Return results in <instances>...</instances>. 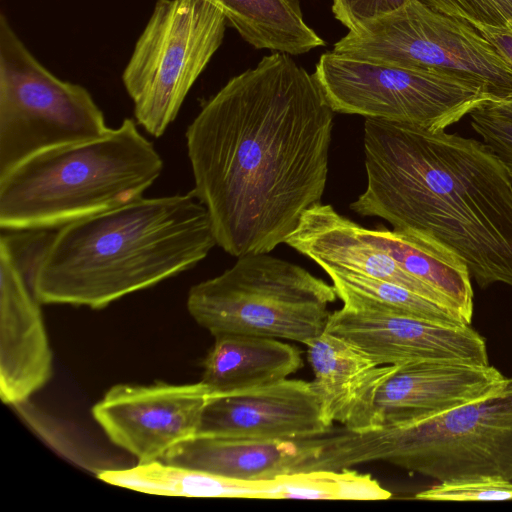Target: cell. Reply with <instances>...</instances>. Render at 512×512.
Returning <instances> with one entry per match:
<instances>
[{
    "instance_id": "cell-31",
    "label": "cell",
    "mask_w": 512,
    "mask_h": 512,
    "mask_svg": "<svg viewBox=\"0 0 512 512\" xmlns=\"http://www.w3.org/2000/svg\"><path fill=\"white\" fill-rule=\"evenodd\" d=\"M332 430H333V429H332ZM332 430H331V431H332ZM331 431H330V432H331ZM330 432H329V433H330ZM325 436H326V435H325ZM324 438H325V437H324ZM323 442H324V439H323ZM322 449H323V448H322ZM321 453H322V452H321ZM320 456H321V455H320ZM319 458H320V457H319ZM318 468L320 469V467H319V460H318Z\"/></svg>"
},
{
    "instance_id": "cell-14",
    "label": "cell",
    "mask_w": 512,
    "mask_h": 512,
    "mask_svg": "<svg viewBox=\"0 0 512 512\" xmlns=\"http://www.w3.org/2000/svg\"><path fill=\"white\" fill-rule=\"evenodd\" d=\"M332 429L322 420L311 383L283 379L270 385L213 396L196 436L256 440H301Z\"/></svg>"
},
{
    "instance_id": "cell-7",
    "label": "cell",
    "mask_w": 512,
    "mask_h": 512,
    "mask_svg": "<svg viewBox=\"0 0 512 512\" xmlns=\"http://www.w3.org/2000/svg\"><path fill=\"white\" fill-rule=\"evenodd\" d=\"M83 86L46 69L0 17V176L41 152L109 132Z\"/></svg>"
},
{
    "instance_id": "cell-10",
    "label": "cell",
    "mask_w": 512,
    "mask_h": 512,
    "mask_svg": "<svg viewBox=\"0 0 512 512\" xmlns=\"http://www.w3.org/2000/svg\"><path fill=\"white\" fill-rule=\"evenodd\" d=\"M334 112L444 131L494 101L479 83L436 70L373 63L334 51L313 73Z\"/></svg>"
},
{
    "instance_id": "cell-12",
    "label": "cell",
    "mask_w": 512,
    "mask_h": 512,
    "mask_svg": "<svg viewBox=\"0 0 512 512\" xmlns=\"http://www.w3.org/2000/svg\"><path fill=\"white\" fill-rule=\"evenodd\" d=\"M213 397L202 381L117 384L92 408L108 438L138 463L160 461L178 445L194 438L203 411Z\"/></svg>"
},
{
    "instance_id": "cell-21",
    "label": "cell",
    "mask_w": 512,
    "mask_h": 512,
    "mask_svg": "<svg viewBox=\"0 0 512 512\" xmlns=\"http://www.w3.org/2000/svg\"><path fill=\"white\" fill-rule=\"evenodd\" d=\"M98 478L108 484L146 494L200 498L273 499L275 479L246 481L162 461L104 470Z\"/></svg>"
},
{
    "instance_id": "cell-16",
    "label": "cell",
    "mask_w": 512,
    "mask_h": 512,
    "mask_svg": "<svg viewBox=\"0 0 512 512\" xmlns=\"http://www.w3.org/2000/svg\"><path fill=\"white\" fill-rule=\"evenodd\" d=\"M310 381L322 420L351 431L379 428L376 397L398 365H379L344 339L324 331L306 344Z\"/></svg>"
},
{
    "instance_id": "cell-2",
    "label": "cell",
    "mask_w": 512,
    "mask_h": 512,
    "mask_svg": "<svg viewBox=\"0 0 512 512\" xmlns=\"http://www.w3.org/2000/svg\"><path fill=\"white\" fill-rule=\"evenodd\" d=\"M363 140L352 211L450 249L481 288L512 287V177L483 141L371 118Z\"/></svg>"
},
{
    "instance_id": "cell-3",
    "label": "cell",
    "mask_w": 512,
    "mask_h": 512,
    "mask_svg": "<svg viewBox=\"0 0 512 512\" xmlns=\"http://www.w3.org/2000/svg\"><path fill=\"white\" fill-rule=\"evenodd\" d=\"M215 245L193 190L143 196L59 228L40 255L33 290L42 304L102 309L191 269Z\"/></svg>"
},
{
    "instance_id": "cell-27",
    "label": "cell",
    "mask_w": 512,
    "mask_h": 512,
    "mask_svg": "<svg viewBox=\"0 0 512 512\" xmlns=\"http://www.w3.org/2000/svg\"><path fill=\"white\" fill-rule=\"evenodd\" d=\"M471 127L495 153L512 177V116L494 101L474 109L470 114Z\"/></svg>"
},
{
    "instance_id": "cell-26",
    "label": "cell",
    "mask_w": 512,
    "mask_h": 512,
    "mask_svg": "<svg viewBox=\"0 0 512 512\" xmlns=\"http://www.w3.org/2000/svg\"><path fill=\"white\" fill-rule=\"evenodd\" d=\"M438 13L462 20L474 28H512V0H418Z\"/></svg>"
},
{
    "instance_id": "cell-29",
    "label": "cell",
    "mask_w": 512,
    "mask_h": 512,
    "mask_svg": "<svg viewBox=\"0 0 512 512\" xmlns=\"http://www.w3.org/2000/svg\"><path fill=\"white\" fill-rule=\"evenodd\" d=\"M477 30L512 65V28L480 26Z\"/></svg>"
},
{
    "instance_id": "cell-9",
    "label": "cell",
    "mask_w": 512,
    "mask_h": 512,
    "mask_svg": "<svg viewBox=\"0 0 512 512\" xmlns=\"http://www.w3.org/2000/svg\"><path fill=\"white\" fill-rule=\"evenodd\" d=\"M224 14L206 0H158L123 71L139 125L162 136L220 47Z\"/></svg>"
},
{
    "instance_id": "cell-20",
    "label": "cell",
    "mask_w": 512,
    "mask_h": 512,
    "mask_svg": "<svg viewBox=\"0 0 512 512\" xmlns=\"http://www.w3.org/2000/svg\"><path fill=\"white\" fill-rule=\"evenodd\" d=\"M361 234L382 248L401 268L452 301L470 325L473 289L466 263L450 249L420 236L360 225Z\"/></svg>"
},
{
    "instance_id": "cell-25",
    "label": "cell",
    "mask_w": 512,
    "mask_h": 512,
    "mask_svg": "<svg viewBox=\"0 0 512 512\" xmlns=\"http://www.w3.org/2000/svg\"><path fill=\"white\" fill-rule=\"evenodd\" d=\"M427 501L512 500V481L496 476H469L439 482L414 496Z\"/></svg>"
},
{
    "instance_id": "cell-17",
    "label": "cell",
    "mask_w": 512,
    "mask_h": 512,
    "mask_svg": "<svg viewBox=\"0 0 512 512\" xmlns=\"http://www.w3.org/2000/svg\"><path fill=\"white\" fill-rule=\"evenodd\" d=\"M285 243L323 270L331 268L389 281L458 312L450 299L406 272L361 234L359 224L331 205L320 202L308 208Z\"/></svg>"
},
{
    "instance_id": "cell-13",
    "label": "cell",
    "mask_w": 512,
    "mask_h": 512,
    "mask_svg": "<svg viewBox=\"0 0 512 512\" xmlns=\"http://www.w3.org/2000/svg\"><path fill=\"white\" fill-rule=\"evenodd\" d=\"M325 331L344 339L379 365L424 360L489 365L486 342L470 325L446 326L342 306L331 313Z\"/></svg>"
},
{
    "instance_id": "cell-11",
    "label": "cell",
    "mask_w": 512,
    "mask_h": 512,
    "mask_svg": "<svg viewBox=\"0 0 512 512\" xmlns=\"http://www.w3.org/2000/svg\"><path fill=\"white\" fill-rule=\"evenodd\" d=\"M49 237L46 231H6L0 238V397L8 405L24 403L52 376V351L32 285Z\"/></svg>"
},
{
    "instance_id": "cell-5",
    "label": "cell",
    "mask_w": 512,
    "mask_h": 512,
    "mask_svg": "<svg viewBox=\"0 0 512 512\" xmlns=\"http://www.w3.org/2000/svg\"><path fill=\"white\" fill-rule=\"evenodd\" d=\"M385 461L439 482L469 476L512 481V378L493 394L436 417L367 431L345 427L325 445L326 469Z\"/></svg>"
},
{
    "instance_id": "cell-4",
    "label": "cell",
    "mask_w": 512,
    "mask_h": 512,
    "mask_svg": "<svg viewBox=\"0 0 512 512\" xmlns=\"http://www.w3.org/2000/svg\"><path fill=\"white\" fill-rule=\"evenodd\" d=\"M162 170L153 143L125 118L102 137L41 152L1 175V230L59 229L128 204Z\"/></svg>"
},
{
    "instance_id": "cell-1",
    "label": "cell",
    "mask_w": 512,
    "mask_h": 512,
    "mask_svg": "<svg viewBox=\"0 0 512 512\" xmlns=\"http://www.w3.org/2000/svg\"><path fill=\"white\" fill-rule=\"evenodd\" d=\"M290 56L275 52L230 79L186 130L193 192L234 257L285 243L325 191L335 112Z\"/></svg>"
},
{
    "instance_id": "cell-28",
    "label": "cell",
    "mask_w": 512,
    "mask_h": 512,
    "mask_svg": "<svg viewBox=\"0 0 512 512\" xmlns=\"http://www.w3.org/2000/svg\"><path fill=\"white\" fill-rule=\"evenodd\" d=\"M408 0H333L332 11L349 30L388 14Z\"/></svg>"
},
{
    "instance_id": "cell-19",
    "label": "cell",
    "mask_w": 512,
    "mask_h": 512,
    "mask_svg": "<svg viewBox=\"0 0 512 512\" xmlns=\"http://www.w3.org/2000/svg\"><path fill=\"white\" fill-rule=\"evenodd\" d=\"M202 381L213 396L227 395L273 384L303 367L297 346L280 339L223 334L203 360Z\"/></svg>"
},
{
    "instance_id": "cell-8",
    "label": "cell",
    "mask_w": 512,
    "mask_h": 512,
    "mask_svg": "<svg viewBox=\"0 0 512 512\" xmlns=\"http://www.w3.org/2000/svg\"><path fill=\"white\" fill-rule=\"evenodd\" d=\"M333 51L373 63L452 74L481 84L496 102L512 99V65L499 51L470 24L418 0L349 30Z\"/></svg>"
},
{
    "instance_id": "cell-30",
    "label": "cell",
    "mask_w": 512,
    "mask_h": 512,
    "mask_svg": "<svg viewBox=\"0 0 512 512\" xmlns=\"http://www.w3.org/2000/svg\"><path fill=\"white\" fill-rule=\"evenodd\" d=\"M494 102L500 109H502L504 112H506L507 114L512 116V99L505 100V101H499V102L494 101Z\"/></svg>"
},
{
    "instance_id": "cell-23",
    "label": "cell",
    "mask_w": 512,
    "mask_h": 512,
    "mask_svg": "<svg viewBox=\"0 0 512 512\" xmlns=\"http://www.w3.org/2000/svg\"><path fill=\"white\" fill-rule=\"evenodd\" d=\"M324 271L347 309L413 317L446 326L469 325L458 312L395 283L331 268Z\"/></svg>"
},
{
    "instance_id": "cell-24",
    "label": "cell",
    "mask_w": 512,
    "mask_h": 512,
    "mask_svg": "<svg viewBox=\"0 0 512 512\" xmlns=\"http://www.w3.org/2000/svg\"><path fill=\"white\" fill-rule=\"evenodd\" d=\"M273 499L387 500L391 493L372 478L351 468L310 470L275 478Z\"/></svg>"
},
{
    "instance_id": "cell-18",
    "label": "cell",
    "mask_w": 512,
    "mask_h": 512,
    "mask_svg": "<svg viewBox=\"0 0 512 512\" xmlns=\"http://www.w3.org/2000/svg\"><path fill=\"white\" fill-rule=\"evenodd\" d=\"M322 436L301 440L195 436L160 461L238 480H271L313 470L322 449Z\"/></svg>"
},
{
    "instance_id": "cell-15",
    "label": "cell",
    "mask_w": 512,
    "mask_h": 512,
    "mask_svg": "<svg viewBox=\"0 0 512 512\" xmlns=\"http://www.w3.org/2000/svg\"><path fill=\"white\" fill-rule=\"evenodd\" d=\"M507 377L490 365L424 360L398 365L376 397L379 427L424 421L485 398Z\"/></svg>"
},
{
    "instance_id": "cell-22",
    "label": "cell",
    "mask_w": 512,
    "mask_h": 512,
    "mask_svg": "<svg viewBox=\"0 0 512 512\" xmlns=\"http://www.w3.org/2000/svg\"><path fill=\"white\" fill-rule=\"evenodd\" d=\"M257 49L300 55L324 40L305 22L298 0H206Z\"/></svg>"
},
{
    "instance_id": "cell-6",
    "label": "cell",
    "mask_w": 512,
    "mask_h": 512,
    "mask_svg": "<svg viewBox=\"0 0 512 512\" xmlns=\"http://www.w3.org/2000/svg\"><path fill=\"white\" fill-rule=\"evenodd\" d=\"M337 297L333 285L305 268L257 253L192 286L187 309L213 337L246 334L305 345L325 331Z\"/></svg>"
}]
</instances>
